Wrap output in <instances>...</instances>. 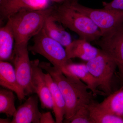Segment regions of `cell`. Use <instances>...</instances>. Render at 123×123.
<instances>
[{"instance_id":"6da1fadb","label":"cell","mask_w":123,"mask_h":123,"mask_svg":"<svg viewBox=\"0 0 123 123\" xmlns=\"http://www.w3.org/2000/svg\"><path fill=\"white\" fill-rule=\"evenodd\" d=\"M39 65L50 75L63 96L66 104L64 122L72 118L81 108L94 101L95 96L92 91H88L87 85L79 78L66 76L60 69L50 63L40 62Z\"/></svg>"},{"instance_id":"7a4b0ae2","label":"cell","mask_w":123,"mask_h":123,"mask_svg":"<svg viewBox=\"0 0 123 123\" xmlns=\"http://www.w3.org/2000/svg\"><path fill=\"white\" fill-rule=\"evenodd\" d=\"M52 15L63 26L76 33L80 38L95 42L102 36L90 18L74 8L68 1L53 6Z\"/></svg>"},{"instance_id":"3957f363","label":"cell","mask_w":123,"mask_h":123,"mask_svg":"<svg viewBox=\"0 0 123 123\" xmlns=\"http://www.w3.org/2000/svg\"><path fill=\"white\" fill-rule=\"evenodd\" d=\"M53 9V6H51L40 10H23L9 18L8 20L14 33L15 44H28L30 40L42 30Z\"/></svg>"},{"instance_id":"277c9868","label":"cell","mask_w":123,"mask_h":123,"mask_svg":"<svg viewBox=\"0 0 123 123\" xmlns=\"http://www.w3.org/2000/svg\"><path fill=\"white\" fill-rule=\"evenodd\" d=\"M64 47L49 36L43 29L33 37V45L28 49L34 54H39L45 57L65 74L67 72V65L72 62L68 58Z\"/></svg>"},{"instance_id":"5b68a950","label":"cell","mask_w":123,"mask_h":123,"mask_svg":"<svg viewBox=\"0 0 123 123\" xmlns=\"http://www.w3.org/2000/svg\"><path fill=\"white\" fill-rule=\"evenodd\" d=\"M86 64L90 72L98 81L99 89L107 96L114 92L112 83L117 68L115 62L101 50L96 57L86 62Z\"/></svg>"},{"instance_id":"8992f818","label":"cell","mask_w":123,"mask_h":123,"mask_svg":"<svg viewBox=\"0 0 123 123\" xmlns=\"http://www.w3.org/2000/svg\"><path fill=\"white\" fill-rule=\"evenodd\" d=\"M68 1L74 8L90 18L102 35L123 23V10L92 8L80 4L78 1Z\"/></svg>"},{"instance_id":"52a82bcc","label":"cell","mask_w":123,"mask_h":123,"mask_svg":"<svg viewBox=\"0 0 123 123\" xmlns=\"http://www.w3.org/2000/svg\"><path fill=\"white\" fill-rule=\"evenodd\" d=\"M95 43L115 62L118 69V78L123 85V23L104 34Z\"/></svg>"},{"instance_id":"ba28073f","label":"cell","mask_w":123,"mask_h":123,"mask_svg":"<svg viewBox=\"0 0 123 123\" xmlns=\"http://www.w3.org/2000/svg\"><path fill=\"white\" fill-rule=\"evenodd\" d=\"M29 51L28 44H15L12 59L18 81L26 95L33 93Z\"/></svg>"},{"instance_id":"9c48e42d","label":"cell","mask_w":123,"mask_h":123,"mask_svg":"<svg viewBox=\"0 0 123 123\" xmlns=\"http://www.w3.org/2000/svg\"><path fill=\"white\" fill-rule=\"evenodd\" d=\"M49 0H0V21H7L23 10H40L50 7Z\"/></svg>"},{"instance_id":"30bf717a","label":"cell","mask_w":123,"mask_h":123,"mask_svg":"<svg viewBox=\"0 0 123 123\" xmlns=\"http://www.w3.org/2000/svg\"><path fill=\"white\" fill-rule=\"evenodd\" d=\"M31 84L33 93L37 94L43 108L53 109V103L50 89L45 79L44 73L39 66V61H31Z\"/></svg>"},{"instance_id":"8fae6325","label":"cell","mask_w":123,"mask_h":123,"mask_svg":"<svg viewBox=\"0 0 123 123\" xmlns=\"http://www.w3.org/2000/svg\"><path fill=\"white\" fill-rule=\"evenodd\" d=\"M42 113L38 107V97L32 96L18 108L11 123H40Z\"/></svg>"},{"instance_id":"7c38bea8","label":"cell","mask_w":123,"mask_h":123,"mask_svg":"<svg viewBox=\"0 0 123 123\" xmlns=\"http://www.w3.org/2000/svg\"><path fill=\"white\" fill-rule=\"evenodd\" d=\"M65 50L69 59L78 58L86 62L96 57L101 50L91 45L90 42L80 38L72 41Z\"/></svg>"},{"instance_id":"4fadbf2b","label":"cell","mask_w":123,"mask_h":123,"mask_svg":"<svg viewBox=\"0 0 123 123\" xmlns=\"http://www.w3.org/2000/svg\"><path fill=\"white\" fill-rule=\"evenodd\" d=\"M0 85L15 92L20 102L26 95L18 83L14 68L8 62L0 61Z\"/></svg>"},{"instance_id":"5bb4252c","label":"cell","mask_w":123,"mask_h":123,"mask_svg":"<svg viewBox=\"0 0 123 123\" xmlns=\"http://www.w3.org/2000/svg\"><path fill=\"white\" fill-rule=\"evenodd\" d=\"M66 69L84 82L95 96H107L105 93L98 89L99 86L98 81L87 68L86 64L74 63L72 62L67 65Z\"/></svg>"},{"instance_id":"9a60e30c","label":"cell","mask_w":123,"mask_h":123,"mask_svg":"<svg viewBox=\"0 0 123 123\" xmlns=\"http://www.w3.org/2000/svg\"><path fill=\"white\" fill-rule=\"evenodd\" d=\"M15 44V38L11 23L8 20L0 29V60H12Z\"/></svg>"},{"instance_id":"2e32d148","label":"cell","mask_w":123,"mask_h":123,"mask_svg":"<svg viewBox=\"0 0 123 123\" xmlns=\"http://www.w3.org/2000/svg\"><path fill=\"white\" fill-rule=\"evenodd\" d=\"M47 82L53 103V109L55 114L56 123H63L65 114V101L63 96L56 83L48 73H44Z\"/></svg>"},{"instance_id":"e0dca14e","label":"cell","mask_w":123,"mask_h":123,"mask_svg":"<svg viewBox=\"0 0 123 123\" xmlns=\"http://www.w3.org/2000/svg\"><path fill=\"white\" fill-rule=\"evenodd\" d=\"M62 25L55 19L51 14L46 19L43 29L49 36L65 48L71 43L72 40L69 33Z\"/></svg>"},{"instance_id":"ac0fdd59","label":"cell","mask_w":123,"mask_h":123,"mask_svg":"<svg viewBox=\"0 0 123 123\" xmlns=\"http://www.w3.org/2000/svg\"><path fill=\"white\" fill-rule=\"evenodd\" d=\"M91 115L95 123H123V117L103 108L94 101L89 104Z\"/></svg>"},{"instance_id":"d6986e66","label":"cell","mask_w":123,"mask_h":123,"mask_svg":"<svg viewBox=\"0 0 123 123\" xmlns=\"http://www.w3.org/2000/svg\"><path fill=\"white\" fill-rule=\"evenodd\" d=\"M98 104L103 108L123 117V85Z\"/></svg>"},{"instance_id":"ffe728a7","label":"cell","mask_w":123,"mask_h":123,"mask_svg":"<svg viewBox=\"0 0 123 123\" xmlns=\"http://www.w3.org/2000/svg\"><path fill=\"white\" fill-rule=\"evenodd\" d=\"M13 92L8 89L0 90V113L5 114L8 117H13L17 111Z\"/></svg>"},{"instance_id":"44dd1931","label":"cell","mask_w":123,"mask_h":123,"mask_svg":"<svg viewBox=\"0 0 123 123\" xmlns=\"http://www.w3.org/2000/svg\"><path fill=\"white\" fill-rule=\"evenodd\" d=\"M64 123H95L91 115L89 105L84 106L81 108L72 118Z\"/></svg>"},{"instance_id":"7402d4cb","label":"cell","mask_w":123,"mask_h":123,"mask_svg":"<svg viewBox=\"0 0 123 123\" xmlns=\"http://www.w3.org/2000/svg\"><path fill=\"white\" fill-rule=\"evenodd\" d=\"M103 5L105 8L123 10V0H112L109 2L104 1Z\"/></svg>"},{"instance_id":"603a6c76","label":"cell","mask_w":123,"mask_h":123,"mask_svg":"<svg viewBox=\"0 0 123 123\" xmlns=\"http://www.w3.org/2000/svg\"><path fill=\"white\" fill-rule=\"evenodd\" d=\"M55 120H54L50 112L42 113L40 119V123H55Z\"/></svg>"},{"instance_id":"cb8c5ba5","label":"cell","mask_w":123,"mask_h":123,"mask_svg":"<svg viewBox=\"0 0 123 123\" xmlns=\"http://www.w3.org/2000/svg\"><path fill=\"white\" fill-rule=\"evenodd\" d=\"M49 0L50 1L57 3V4H62L64 2H66L68 1V0Z\"/></svg>"},{"instance_id":"d4e9b609","label":"cell","mask_w":123,"mask_h":123,"mask_svg":"<svg viewBox=\"0 0 123 123\" xmlns=\"http://www.w3.org/2000/svg\"><path fill=\"white\" fill-rule=\"evenodd\" d=\"M11 121L9 119H0V123H11Z\"/></svg>"},{"instance_id":"484cf974","label":"cell","mask_w":123,"mask_h":123,"mask_svg":"<svg viewBox=\"0 0 123 123\" xmlns=\"http://www.w3.org/2000/svg\"><path fill=\"white\" fill-rule=\"evenodd\" d=\"M68 1H78V0H68Z\"/></svg>"}]
</instances>
